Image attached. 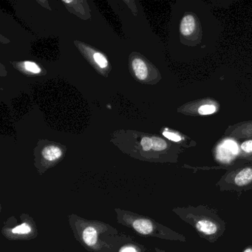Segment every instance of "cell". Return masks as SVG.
Masks as SVG:
<instances>
[{
	"label": "cell",
	"instance_id": "cell-11",
	"mask_svg": "<svg viewBox=\"0 0 252 252\" xmlns=\"http://www.w3.org/2000/svg\"><path fill=\"white\" fill-rule=\"evenodd\" d=\"M32 231V228L30 224L24 222V223L21 224L18 226L14 227L11 230V233L14 234H17V235H26V234H30Z\"/></svg>",
	"mask_w": 252,
	"mask_h": 252
},
{
	"label": "cell",
	"instance_id": "cell-8",
	"mask_svg": "<svg viewBox=\"0 0 252 252\" xmlns=\"http://www.w3.org/2000/svg\"><path fill=\"white\" fill-rule=\"evenodd\" d=\"M252 156V138H248L239 144V152L237 159L249 160Z\"/></svg>",
	"mask_w": 252,
	"mask_h": 252
},
{
	"label": "cell",
	"instance_id": "cell-9",
	"mask_svg": "<svg viewBox=\"0 0 252 252\" xmlns=\"http://www.w3.org/2000/svg\"><path fill=\"white\" fill-rule=\"evenodd\" d=\"M82 239L87 246H94L98 240V233L94 227L88 226L82 232Z\"/></svg>",
	"mask_w": 252,
	"mask_h": 252
},
{
	"label": "cell",
	"instance_id": "cell-10",
	"mask_svg": "<svg viewBox=\"0 0 252 252\" xmlns=\"http://www.w3.org/2000/svg\"><path fill=\"white\" fill-rule=\"evenodd\" d=\"M62 155H63L62 150L55 146H49V147H45L42 150V156L44 158L49 160V161L58 160L61 158Z\"/></svg>",
	"mask_w": 252,
	"mask_h": 252
},
{
	"label": "cell",
	"instance_id": "cell-1",
	"mask_svg": "<svg viewBox=\"0 0 252 252\" xmlns=\"http://www.w3.org/2000/svg\"><path fill=\"white\" fill-rule=\"evenodd\" d=\"M175 212L186 223L192 226L201 238L215 243L223 235L226 222L218 215L217 209L204 205L176 207Z\"/></svg>",
	"mask_w": 252,
	"mask_h": 252
},
{
	"label": "cell",
	"instance_id": "cell-15",
	"mask_svg": "<svg viewBox=\"0 0 252 252\" xmlns=\"http://www.w3.org/2000/svg\"><path fill=\"white\" fill-rule=\"evenodd\" d=\"M120 252H137L136 249L132 246H126V247L123 248Z\"/></svg>",
	"mask_w": 252,
	"mask_h": 252
},
{
	"label": "cell",
	"instance_id": "cell-5",
	"mask_svg": "<svg viewBox=\"0 0 252 252\" xmlns=\"http://www.w3.org/2000/svg\"><path fill=\"white\" fill-rule=\"evenodd\" d=\"M223 136L237 141L252 138V120L229 125L225 129Z\"/></svg>",
	"mask_w": 252,
	"mask_h": 252
},
{
	"label": "cell",
	"instance_id": "cell-13",
	"mask_svg": "<svg viewBox=\"0 0 252 252\" xmlns=\"http://www.w3.org/2000/svg\"><path fill=\"white\" fill-rule=\"evenodd\" d=\"M25 67L28 71L32 72L33 73H39L41 71V69L39 68V66L35 63H32V62H26L25 63Z\"/></svg>",
	"mask_w": 252,
	"mask_h": 252
},
{
	"label": "cell",
	"instance_id": "cell-14",
	"mask_svg": "<svg viewBox=\"0 0 252 252\" xmlns=\"http://www.w3.org/2000/svg\"><path fill=\"white\" fill-rule=\"evenodd\" d=\"M141 144L144 151H150L153 149V141H152L151 138L144 137L141 140Z\"/></svg>",
	"mask_w": 252,
	"mask_h": 252
},
{
	"label": "cell",
	"instance_id": "cell-12",
	"mask_svg": "<svg viewBox=\"0 0 252 252\" xmlns=\"http://www.w3.org/2000/svg\"><path fill=\"white\" fill-rule=\"evenodd\" d=\"M94 57L95 63H96L101 68H104V67H107L108 63H107V59L104 57V55L100 54V53H95V54H94Z\"/></svg>",
	"mask_w": 252,
	"mask_h": 252
},
{
	"label": "cell",
	"instance_id": "cell-18",
	"mask_svg": "<svg viewBox=\"0 0 252 252\" xmlns=\"http://www.w3.org/2000/svg\"><path fill=\"white\" fill-rule=\"evenodd\" d=\"M158 252H163V251H158Z\"/></svg>",
	"mask_w": 252,
	"mask_h": 252
},
{
	"label": "cell",
	"instance_id": "cell-16",
	"mask_svg": "<svg viewBox=\"0 0 252 252\" xmlns=\"http://www.w3.org/2000/svg\"><path fill=\"white\" fill-rule=\"evenodd\" d=\"M242 252H252V246H247L246 249H243Z\"/></svg>",
	"mask_w": 252,
	"mask_h": 252
},
{
	"label": "cell",
	"instance_id": "cell-6",
	"mask_svg": "<svg viewBox=\"0 0 252 252\" xmlns=\"http://www.w3.org/2000/svg\"><path fill=\"white\" fill-rule=\"evenodd\" d=\"M163 135L169 141L179 144L184 148H190V147H195L197 145V143L195 141L186 135H181L180 132H176V131L165 129L163 132Z\"/></svg>",
	"mask_w": 252,
	"mask_h": 252
},
{
	"label": "cell",
	"instance_id": "cell-2",
	"mask_svg": "<svg viewBox=\"0 0 252 252\" xmlns=\"http://www.w3.org/2000/svg\"><path fill=\"white\" fill-rule=\"evenodd\" d=\"M216 187L221 191H235L239 194L252 189V160L237 159L229 164Z\"/></svg>",
	"mask_w": 252,
	"mask_h": 252
},
{
	"label": "cell",
	"instance_id": "cell-4",
	"mask_svg": "<svg viewBox=\"0 0 252 252\" xmlns=\"http://www.w3.org/2000/svg\"><path fill=\"white\" fill-rule=\"evenodd\" d=\"M220 104L213 98H203L189 101L178 107V112L184 116H205L218 113Z\"/></svg>",
	"mask_w": 252,
	"mask_h": 252
},
{
	"label": "cell",
	"instance_id": "cell-7",
	"mask_svg": "<svg viewBox=\"0 0 252 252\" xmlns=\"http://www.w3.org/2000/svg\"><path fill=\"white\" fill-rule=\"evenodd\" d=\"M132 70L139 80L144 81L148 76V67L144 60L135 59L132 61Z\"/></svg>",
	"mask_w": 252,
	"mask_h": 252
},
{
	"label": "cell",
	"instance_id": "cell-3",
	"mask_svg": "<svg viewBox=\"0 0 252 252\" xmlns=\"http://www.w3.org/2000/svg\"><path fill=\"white\" fill-rule=\"evenodd\" d=\"M179 32L180 40L186 46H197L203 39V31L200 20L192 12L184 14L180 22Z\"/></svg>",
	"mask_w": 252,
	"mask_h": 252
},
{
	"label": "cell",
	"instance_id": "cell-17",
	"mask_svg": "<svg viewBox=\"0 0 252 252\" xmlns=\"http://www.w3.org/2000/svg\"><path fill=\"white\" fill-rule=\"evenodd\" d=\"M249 160H252V156L249 159Z\"/></svg>",
	"mask_w": 252,
	"mask_h": 252
}]
</instances>
